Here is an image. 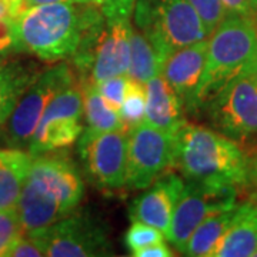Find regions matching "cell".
Listing matches in <instances>:
<instances>
[{
    "instance_id": "6da1fadb",
    "label": "cell",
    "mask_w": 257,
    "mask_h": 257,
    "mask_svg": "<svg viewBox=\"0 0 257 257\" xmlns=\"http://www.w3.org/2000/svg\"><path fill=\"white\" fill-rule=\"evenodd\" d=\"M83 193L82 175L69 157L55 152L33 156L16 204L23 234L37 233L70 216Z\"/></svg>"
},
{
    "instance_id": "7a4b0ae2",
    "label": "cell",
    "mask_w": 257,
    "mask_h": 257,
    "mask_svg": "<svg viewBox=\"0 0 257 257\" xmlns=\"http://www.w3.org/2000/svg\"><path fill=\"white\" fill-rule=\"evenodd\" d=\"M99 8L89 2L49 3L20 12L12 20L16 52L47 63L70 59Z\"/></svg>"
},
{
    "instance_id": "3957f363",
    "label": "cell",
    "mask_w": 257,
    "mask_h": 257,
    "mask_svg": "<svg viewBox=\"0 0 257 257\" xmlns=\"http://www.w3.org/2000/svg\"><path fill=\"white\" fill-rule=\"evenodd\" d=\"M173 169L189 183L248 187L244 150L204 126L186 123L173 136Z\"/></svg>"
},
{
    "instance_id": "277c9868",
    "label": "cell",
    "mask_w": 257,
    "mask_h": 257,
    "mask_svg": "<svg viewBox=\"0 0 257 257\" xmlns=\"http://www.w3.org/2000/svg\"><path fill=\"white\" fill-rule=\"evenodd\" d=\"M133 9L99 8L70 57L79 82L97 84L113 76L127 74Z\"/></svg>"
},
{
    "instance_id": "5b68a950",
    "label": "cell",
    "mask_w": 257,
    "mask_h": 257,
    "mask_svg": "<svg viewBox=\"0 0 257 257\" xmlns=\"http://www.w3.org/2000/svg\"><path fill=\"white\" fill-rule=\"evenodd\" d=\"M257 55V26L247 19L227 13L209 37L206 63L196 90V113L233 80L250 70Z\"/></svg>"
},
{
    "instance_id": "8992f818",
    "label": "cell",
    "mask_w": 257,
    "mask_h": 257,
    "mask_svg": "<svg viewBox=\"0 0 257 257\" xmlns=\"http://www.w3.org/2000/svg\"><path fill=\"white\" fill-rule=\"evenodd\" d=\"M133 25L165 60L182 47L210 36L189 0H136Z\"/></svg>"
},
{
    "instance_id": "52a82bcc",
    "label": "cell",
    "mask_w": 257,
    "mask_h": 257,
    "mask_svg": "<svg viewBox=\"0 0 257 257\" xmlns=\"http://www.w3.org/2000/svg\"><path fill=\"white\" fill-rule=\"evenodd\" d=\"M206 111L211 127L241 149L257 140V79L250 70L236 76L211 99Z\"/></svg>"
},
{
    "instance_id": "ba28073f",
    "label": "cell",
    "mask_w": 257,
    "mask_h": 257,
    "mask_svg": "<svg viewBox=\"0 0 257 257\" xmlns=\"http://www.w3.org/2000/svg\"><path fill=\"white\" fill-rule=\"evenodd\" d=\"M76 82L77 76L69 63L55 64L45 72H40L0 128L5 145L13 149L28 147L37 123L50 101L56 94Z\"/></svg>"
},
{
    "instance_id": "9c48e42d",
    "label": "cell",
    "mask_w": 257,
    "mask_h": 257,
    "mask_svg": "<svg viewBox=\"0 0 257 257\" xmlns=\"http://www.w3.org/2000/svg\"><path fill=\"white\" fill-rule=\"evenodd\" d=\"M83 96L79 80L56 94L37 123L29 143V153L39 156L69 149L83 132Z\"/></svg>"
},
{
    "instance_id": "30bf717a",
    "label": "cell",
    "mask_w": 257,
    "mask_h": 257,
    "mask_svg": "<svg viewBox=\"0 0 257 257\" xmlns=\"http://www.w3.org/2000/svg\"><path fill=\"white\" fill-rule=\"evenodd\" d=\"M239 202V189L234 186H206L186 182L173 211L166 237L177 251H183L193 231L209 216L233 207Z\"/></svg>"
},
{
    "instance_id": "8fae6325",
    "label": "cell",
    "mask_w": 257,
    "mask_h": 257,
    "mask_svg": "<svg viewBox=\"0 0 257 257\" xmlns=\"http://www.w3.org/2000/svg\"><path fill=\"white\" fill-rule=\"evenodd\" d=\"M77 152L84 172L96 187L117 190L126 184L127 135L124 132L94 133L83 128Z\"/></svg>"
},
{
    "instance_id": "7c38bea8",
    "label": "cell",
    "mask_w": 257,
    "mask_h": 257,
    "mask_svg": "<svg viewBox=\"0 0 257 257\" xmlns=\"http://www.w3.org/2000/svg\"><path fill=\"white\" fill-rule=\"evenodd\" d=\"M169 169H173V136L146 121L128 133L127 189H146Z\"/></svg>"
},
{
    "instance_id": "4fadbf2b",
    "label": "cell",
    "mask_w": 257,
    "mask_h": 257,
    "mask_svg": "<svg viewBox=\"0 0 257 257\" xmlns=\"http://www.w3.org/2000/svg\"><path fill=\"white\" fill-rule=\"evenodd\" d=\"M33 234H40L46 240V256L93 257L113 254L107 229L96 217L86 214H70Z\"/></svg>"
},
{
    "instance_id": "5bb4252c",
    "label": "cell",
    "mask_w": 257,
    "mask_h": 257,
    "mask_svg": "<svg viewBox=\"0 0 257 257\" xmlns=\"http://www.w3.org/2000/svg\"><path fill=\"white\" fill-rule=\"evenodd\" d=\"M184 184L183 177L176 173L160 176L132 203V221H143L163 231L166 236Z\"/></svg>"
},
{
    "instance_id": "9a60e30c",
    "label": "cell",
    "mask_w": 257,
    "mask_h": 257,
    "mask_svg": "<svg viewBox=\"0 0 257 257\" xmlns=\"http://www.w3.org/2000/svg\"><path fill=\"white\" fill-rule=\"evenodd\" d=\"M209 37L182 47L169 56L162 67V76L183 103L186 114L196 113L194 97L206 63Z\"/></svg>"
},
{
    "instance_id": "2e32d148",
    "label": "cell",
    "mask_w": 257,
    "mask_h": 257,
    "mask_svg": "<svg viewBox=\"0 0 257 257\" xmlns=\"http://www.w3.org/2000/svg\"><path fill=\"white\" fill-rule=\"evenodd\" d=\"M146 90V123L175 136L187 123L186 110L180 97L159 74L145 83Z\"/></svg>"
},
{
    "instance_id": "e0dca14e",
    "label": "cell",
    "mask_w": 257,
    "mask_h": 257,
    "mask_svg": "<svg viewBox=\"0 0 257 257\" xmlns=\"http://www.w3.org/2000/svg\"><path fill=\"white\" fill-rule=\"evenodd\" d=\"M257 251V199L239 202L236 216L213 256L248 257Z\"/></svg>"
},
{
    "instance_id": "ac0fdd59",
    "label": "cell",
    "mask_w": 257,
    "mask_h": 257,
    "mask_svg": "<svg viewBox=\"0 0 257 257\" xmlns=\"http://www.w3.org/2000/svg\"><path fill=\"white\" fill-rule=\"evenodd\" d=\"M32 160L22 149H0V210L16 207Z\"/></svg>"
},
{
    "instance_id": "d6986e66",
    "label": "cell",
    "mask_w": 257,
    "mask_h": 257,
    "mask_svg": "<svg viewBox=\"0 0 257 257\" xmlns=\"http://www.w3.org/2000/svg\"><path fill=\"white\" fill-rule=\"evenodd\" d=\"M237 204L239 202L233 207L217 211V213L209 216L204 221H202L197 226V229L193 231L190 239L187 240L182 254L192 257L213 256L236 216Z\"/></svg>"
},
{
    "instance_id": "ffe728a7",
    "label": "cell",
    "mask_w": 257,
    "mask_h": 257,
    "mask_svg": "<svg viewBox=\"0 0 257 257\" xmlns=\"http://www.w3.org/2000/svg\"><path fill=\"white\" fill-rule=\"evenodd\" d=\"M39 73L32 66L18 62L0 66V128Z\"/></svg>"
},
{
    "instance_id": "44dd1931",
    "label": "cell",
    "mask_w": 257,
    "mask_h": 257,
    "mask_svg": "<svg viewBox=\"0 0 257 257\" xmlns=\"http://www.w3.org/2000/svg\"><path fill=\"white\" fill-rule=\"evenodd\" d=\"M80 83V82H79ZM83 96V117L86 130L101 132H124L119 111L111 107L97 89V84L80 83Z\"/></svg>"
},
{
    "instance_id": "7402d4cb",
    "label": "cell",
    "mask_w": 257,
    "mask_h": 257,
    "mask_svg": "<svg viewBox=\"0 0 257 257\" xmlns=\"http://www.w3.org/2000/svg\"><path fill=\"white\" fill-rule=\"evenodd\" d=\"M163 60L157 50L135 25L130 35V62L127 77L140 83H147L150 79L162 73Z\"/></svg>"
},
{
    "instance_id": "603a6c76",
    "label": "cell",
    "mask_w": 257,
    "mask_h": 257,
    "mask_svg": "<svg viewBox=\"0 0 257 257\" xmlns=\"http://www.w3.org/2000/svg\"><path fill=\"white\" fill-rule=\"evenodd\" d=\"M124 133L128 136L132 130L139 127L146 120V90L145 84L128 79L126 94L119 109Z\"/></svg>"
},
{
    "instance_id": "cb8c5ba5",
    "label": "cell",
    "mask_w": 257,
    "mask_h": 257,
    "mask_svg": "<svg viewBox=\"0 0 257 257\" xmlns=\"http://www.w3.org/2000/svg\"><path fill=\"white\" fill-rule=\"evenodd\" d=\"M165 240V233L153 226H149L143 221H133L124 236V244L128 251L136 253L142 248L147 247L157 241Z\"/></svg>"
},
{
    "instance_id": "d4e9b609",
    "label": "cell",
    "mask_w": 257,
    "mask_h": 257,
    "mask_svg": "<svg viewBox=\"0 0 257 257\" xmlns=\"http://www.w3.org/2000/svg\"><path fill=\"white\" fill-rule=\"evenodd\" d=\"M20 236H23V230L16 207L0 210V257L6 256Z\"/></svg>"
},
{
    "instance_id": "484cf974",
    "label": "cell",
    "mask_w": 257,
    "mask_h": 257,
    "mask_svg": "<svg viewBox=\"0 0 257 257\" xmlns=\"http://www.w3.org/2000/svg\"><path fill=\"white\" fill-rule=\"evenodd\" d=\"M189 3L200 16L209 35L214 32V29L220 25L221 20L227 15V10L220 0H189Z\"/></svg>"
},
{
    "instance_id": "4316f807",
    "label": "cell",
    "mask_w": 257,
    "mask_h": 257,
    "mask_svg": "<svg viewBox=\"0 0 257 257\" xmlns=\"http://www.w3.org/2000/svg\"><path fill=\"white\" fill-rule=\"evenodd\" d=\"M8 257L46 256V240L40 234H23L8 250Z\"/></svg>"
},
{
    "instance_id": "83f0119b",
    "label": "cell",
    "mask_w": 257,
    "mask_h": 257,
    "mask_svg": "<svg viewBox=\"0 0 257 257\" xmlns=\"http://www.w3.org/2000/svg\"><path fill=\"white\" fill-rule=\"evenodd\" d=\"M127 82V74H120V76H113V77H109L103 82L97 83V89L101 93V96L104 97V100L117 111L124 99Z\"/></svg>"
},
{
    "instance_id": "f1b7e54d",
    "label": "cell",
    "mask_w": 257,
    "mask_h": 257,
    "mask_svg": "<svg viewBox=\"0 0 257 257\" xmlns=\"http://www.w3.org/2000/svg\"><path fill=\"white\" fill-rule=\"evenodd\" d=\"M220 2L226 8L227 13L247 19L257 26V12L251 6L250 0H220Z\"/></svg>"
},
{
    "instance_id": "f546056e",
    "label": "cell",
    "mask_w": 257,
    "mask_h": 257,
    "mask_svg": "<svg viewBox=\"0 0 257 257\" xmlns=\"http://www.w3.org/2000/svg\"><path fill=\"white\" fill-rule=\"evenodd\" d=\"M246 155V163H247V183L248 187L251 186L257 194V140L254 143L243 147Z\"/></svg>"
},
{
    "instance_id": "4dcf8cb0",
    "label": "cell",
    "mask_w": 257,
    "mask_h": 257,
    "mask_svg": "<svg viewBox=\"0 0 257 257\" xmlns=\"http://www.w3.org/2000/svg\"><path fill=\"white\" fill-rule=\"evenodd\" d=\"M12 52H16V42L12 30V22H0V57H5Z\"/></svg>"
},
{
    "instance_id": "1f68e13d",
    "label": "cell",
    "mask_w": 257,
    "mask_h": 257,
    "mask_svg": "<svg viewBox=\"0 0 257 257\" xmlns=\"http://www.w3.org/2000/svg\"><path fill=\"white\" fill-rule=\"evenodd\" d=\"M133 256L136 257H170L173 256L170 247L165 244V241H157L153 243L147 247L139 250L136 253H133Z\"/></svg>"
},
{
    "instance_id": "d6a6232c",
    "label": "cell",
    "mask_w": 257,
    "mask_h": 257,
    "mask_svg": "<svg viewBox=\"0 0 257 257\" xmlns=\"http://www.w3.org/2000/svg\"><path fill=\"white\" fill-rule=\"evenodd\" d=\"M18 0H0V22L10 23L19 13Z\"/></svg>"
},
{
    "instance_id": "836d02e7",
    "label": "cell",
    "mask_w": 257,
    "mask_h": 257,
    "mask_svg": "<svg viewBox=\"0 0 257 257\" xmlns=\"http://www.w3.org/2000/svg\"><path fill=\"white\" fill-rule=\"evenodd\" d=\"M89 3L96 5L97 8L107 9V8H117V6H127V8H135L136 0H86Z\"/></svg>"
},
{
    "instance_id": "e575fe53",
    "label": "cell",
    "mask_w": 257,
    "mask_h": 257,
    "mask_svg": "<svg viewBox=\"0 0 257 257\" xmlns=\"http://www.w3.org/2000/svg\"><path fill=\"white\" fill-rule=\"evenodd\" d=\"M74 2H86V0H20V3H19V13L23 12V10L30 9L33 6H39V5H49V3H74Z\"/></svg>"
},
{
    "instance_id": "d590c367",
    "label": "cell",
    "mask_w": 257,
    "mask_h": 257,
    "mask_svg": "<svg viewBox=\"0 0 257 257\" xmlns=\"http://www.w3.org/2000/svg\"><path fill=\"white\" fill-rule=\"evenodd\" d=\"M250 72L254 74V77L257 79V55H256V59H254V62L251 64V67H250Z\"/></svg>"
},
{
    "instance_id": "8d00e7d4",
    "label": "cell",
    "mask_w": 257,
    "mask_h": 257,
    "mask_svg": "<svg viewBox=\"0 0 257 257\" xmlns=\"http://www.w3.org/2000/svg\"><path fill=\"white\" fill-rule=\"evenodd\" d=\"M250 3H251V6L254 8V10L257 12V0H250Z\"/></svg>"
},
{
    "instance_id": "74e56055",
    "label": "cell",
    "mask_w": 257,
    "mask_h": 257,
    "mask_svg": "<svg viewBox=\"0 0 257 257\" xmlns=\"http://www.w3.org/2000/svg\"><path fill=\"white\" fill-rule=\"evenodd\" d=\"M3 63H5V62H3V57H0V66H2Z\"/></svg>"
},
{
    "instance_id": "f35d334b",
    "label": "cell",
    "mask_w": 257,
    "mask_h": 257,
    "mask_svg": "<svg viewBox=\"0 0 257 257\" xmlns=\"http://www.w3.org/2000/svg\"><path fill=\"white\" fill-rule=\"evenodd\" d=\"M254 256H257V251H256V254H254Z\"/></svg>"
},
{
    "instance_id": "ab89813d",
    "label": "cell",
    "mask_w": 257,
    "mask_h": 257,
    "mask_svg": "<svg viewBox=\"0 0 257 257\" xmlns=\"http://www.w3.org/2000/svg\"><path fill=\"white\" fill-rule=\"evenodd\" d=\"M18 2H20V0H18Z\"/></svg>"
}]
</instances>
